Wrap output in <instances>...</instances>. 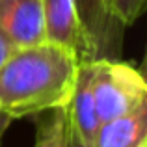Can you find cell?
I'll use <instances>...</instances> for the list:
<instances>
[{
  "instance_id": "obj_6",
  "label": "cell",
  "mask_w": 147,
  "mask_h": 147,
  "mask_svg": "<svg viewBox=\"0 0 147 147\" xmlns=\"http://www.w3.org/2000/svg\"><path fill=\"white\" fill-rule=\"evenodd\" d=\"M91 61H80L76 69V78L73 86V93L67 104V115L71 129L82 138L84 142L91 144L95 132L99 129V117L95 110L93 97V80H91Z\"/></svg>"
},
{
  "instance_id": "obj_8",
  "label": "cell",
  "mask_w": 147,
  "mask_h": 147,
  "mask_svg": "<svg viewBox=\"0 0 147 147\" xmlns=\"http://www.w3.org/2000/svg\"><path fill=\"white\" fill-rule=\"evenodd\" d=\"M36 144L34 147H67L69 115L67 106L36 114Z\"/></svg>"
},
{
  "instance_id": "obj_11",
  "label": "cell",
  "mask_w": 147,
  "mask_h": 147,
  "mask_svg": "<svg viewBox=\"0 0 147 147\" xmlns=\"http://www.w3.org/2000/svg\"><path fill=\"white\" fill-rule=\"evenodd\" d=\"M13 49H15L13 45H11L9 41H7L6 37H4L2 34H0V65H2L4 61H6V58L9 56L11 52H13Z\"/></svg>"
},
{
  "instance_id": "obj_3",
  "label": "cell",
  "mask_w": 147,
  "mask_h": 147,
  "mask_svg": "<svg viewBox=\"0 0 147 147\" xmlns=\"http://www.w3.org/2000/svg\"><path fill=\"white\" fill-rule=\"evenodd\" d=\"M75 4L90 43L91 60H117L125 26L114 17L112 0H75Z\"/></svg>"
},
{
  "instance_id": "obj_1",
  "label": "cell",
  "mask_w": 147,
  "mask_h": 147,
  "mask_svg": "<svg viewBox=\"0 0 147 147\" xmlns=\"http://www.w3.org/2000/svg\"><path fill=\"white\" fill-rule=\"evenodd\" d=\"M80 61L50 43L13 49L0 65V138L7 123L67 106Z\"/></svg>"
},
{
  "instance_id": "obj_4",
  "label": "cell",
  "mask_w": 147,
  "mask_h": 147,
  "mask_svg": "<svg viewBox=\"0 0 147 147\" xmlns=\"http://www.w3.org/2000/svg\"><path fill=\"white\" fill-rule=\"evenodd\" d=\"M45 41L71 52L78 61H91L75 0H43Z\"/></svg>"
},
{
  "instance_id": "obj_2",
  "label": "cell",
  "mask_w": 147,
  "mask_h": 147,
  "mask_svg": "<svg viewBox=\"0 0 147 147\" xmlns=\"http://www.w3.org/2000/svg\"><path fill=\"white\" fill-rule=\"evenodd\" d=\"M91 80L99 123L147 106V82L132 63L110 58L91 60Z\"/></svg>"
},
{
  "instance_id": "obj_10",
  "label": "cell",
  "mask_w": 147,
  "mask_h": 147,
  "mask_svg": "<svg viewBox=\"0 0 147 147\" xmlns=\"http://www.w3.org/2000/svg\"><path fill=\"white\" fill-rule=\"evenodd\" d=\"M67 147H91V144H88V142H84L82 138H80L78 134H76L75 130L71 129V125H69V134H67Z\"/></svg>"
},
{
  "instance_id": "obj_9",
  "label": "cell",
  "mask_w": 147,
  "mask_h": 147,
  "mask_svg": "<svg viewBox=\"0 0 147 147\" xmlns=\"http://www.w3.org/2000/svg\"><path fill=\"white\" fill-rule=\"evenodd\" d=\"M145 7V0H112L114 17L123 26H130L138 21Z\"/></svg>"
},
{
  "instance_id": "obj_7",
  "label": "cell",
  "mask_w": 147,
  "mask_h": 147,
  "mask_svg": "<svg viewBox=\"0 0 147 147\" xmlns=\"http://www.w3.org/2000/svg\"><path fill=\"white\" fill-rule=\"evenodd\" d=\"M91 147H147V106L100 123Z\"/></svg>"
},
{
  "instance_id": "obj_5",
  "label": "cell",
  "mask_w": 147,
  "mask_h": 147,
  "mask_svg": "<svg viewBox=\"0 0 147 147\" xmlns=\"http://www.w3.org/2000/svg\"><path fill=\"white\" fill-rule=\"evenodd\" d=\"M0 34L15 49L45 43L43 0H0Z\"/></svg>"
}]
</instances>
